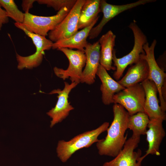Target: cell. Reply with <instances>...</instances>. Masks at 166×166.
<instances>
[{"mask_svg": "<svg viewBox=\"0 0 166 166\" xmlns=\"http://www.w3.org/2000/svg\"><path fill=\"white\" fill-rule=\"evenodd\" d=\"M163 121L157 119L150 120L147 126L148 129L145 134L148 148L145 154L142 156L143 160L150 154L160 155V146L166 134L163 125Z\"/></svg>", "mask_w": 166, "mask_h": 166, "instance_id": "obj_15", "label": "cell"}, {"mask_svg": "<svg viewBox=\"0 0 166 166\" xmlns=\"http://www.w3.org/2000/svg\"><path fill=\"white\" fill-rule=\"evenodd\" d=\"M149 69L145 54L129 68L123 77L117 82L124 88L134 85L148 79Z\"/></svg>", "mask_w": 166, "mask_h": 166, "instance_id": "obj_16", "label": "cell"}, {"mask_svg": "<svg viewBox=\"0 0 166 166\" xmlns=\"http://www.w3.org/2000/svg\"><path fill=\"white\" fill-rule=\"evenodd\" d=\"M128 27L132 30L134 37V45L132 50L127 54L121 58L117 57L115 50H114L113 52V61L116 68L113 77L117 80H118L121 77L128 65L135 63L143 54H145L143 47L148 42L147 37L135 20L131 22Z\"/></svg>", "mask_w": 166, "mask_h": 166, "instance_id": "obj_3", "label": "cell"}, {"mask_svg": "<svg viewBox=\"0 0 166 166\" xmlns=\"http://www.w3.org/2000/svg\"><path fill=\"white\" fill-rule=\"evenodd\" d=\"M116 38V35L110 30L102 35L98 40L100 45V64L107 71L116 69L112 65Z\"/></svg>", "mask_w": 166, "mask_h": 166, "instance_id": "obj_19", "label": "cell"}, {"mask_svg": "<svg viewBox=\"0 0 166 166\" xmlns=\"http://www.w3.org/2000/svg\"><path fill=\"white\" fill-rule=\"evenodd\" d=\"M77 0H38L36 2L40 4L46 5L47 7L53 8L56 11H59L67 7L71 9L75 5Z\"/></svg>", "mask_w": 166, "mask_h": 166, "instance_id": "obj_23", "label": "cell"}, {"mask_svg": "<svg viewBox=\"0 0 166 166\" xmlns=\"http://www.w3.org/2000/svg\"><path fill=\"white\" fill-rule=\"evenodd\" d=\"M145 93L144 112L148 115L149 120L166 119L165 112L161 109L159 104L157 97L158 90L155 83L147 79L141 83Z\"/></svg>", "mask_w": 166, "mask_h": 166, "instance_id": "obj_13", "label": "cell"}, {"mask_svg": "<svg viewBox=\"0 0 166 166\" xmlns=\"http://www.w3.org/2000/svg\"><path fill=\"white\" fill-rule=\"evenodd\" d=\"M157 43L154 39L150 46L148 42L143 47L145 53V57L149 69L148 79L153 81L158 90L160 102V107L162 110L166 111V101L164 100L161 94L162 87L166 81V74L164 70L158 65L155 57L154 50Z\"/></svg>", "mask_w": 166, "mask_h": 166, "instance_id": "obj_12", "label": "cell"}, {"mask_svg": "<svg viewBox=\"0 0 166 166\" xmlns=\"http://www.w3.org/2000/svg\"><path fill=\"white\" fill-rule=\"evenodd\" d=\"M86 0H77L67 15L52 30L48 33L53 42L68 38L78 31V22L81 8Z\"/></svg>", "mask_w": 166, "mask_h": 166, "instance_id": "obj_8", "label": "cell"}, {"mask_svg": "<svg viewBox=\"0 0 166 166\" xmlns=\"http://www.w3.org/2000/svg\"><path fill=\"white\" fill-rule=\"evenodd\" d=\"M145 100V93L141 83L125 88L113 97V103L121 105L129 115L144 112Z\"/></svg>", "mask_w": 166, "mask_h": 166, "instance_id": "obj_7", "label": "cell"}, {"mask_svg": "<svg viewBox=\"0 0 166 166\" xmlns=\"http://www.w3.org/2000/svg\"><path fill=\"white\" fill-rule=\"evenodd\" d=\"M113 119L107 131L105 139L100 140L96 144L99 154L115 157L123 148L126 140L125 133L128 128L129 115L121 105L114 104L113 107Z\"/></svg>", "mask_w": 166, "mask_h": 166, "instance_id": "obj_1", "label": "cell"}, {"mask_svg": "<svg viewBox=\"0 0 166 166\" xmlns=\"http://www.w3.org/2000/svg\"><path fill=\"white\" fill-rule=\"evenodd\" d=\"M98 19H96L90 25L78 31L70 37L53 43L52 49H76L78 50L84 51L85 48L88 43L87 39L89 36V32Z\"/></svg>", "mask_w": 166, "mask_h": 166, "instance_id": "obj_18", "label": "cell"}, {"mask_svg": "<svg viewBox=\"0 0 166 166\" xmlns=\"http://www.w3.org/2000/svg\"><path fill=\"white\" fill-rule=\"evenodd\" d=\"M14 25L31 38L36 49V52L28 56H22L16 53L18 69L20 70L24 68L30 69L38 66L42 61L44 51L52 48L53 42L46 38L45 36L27 30L23 26L22 23L15 22Z\"/></svg>", "mask_w": 166, "mask_h": 166, "instance_id": "obj_4", "label": "cell"}, {"mask_svg": "<svg viewBox=\"0 0 166 166\" xmlns=\"http://www.w3.org/2000/svg\"><path fill=\"white\" fill-rule=\"evenodd\" d=\"M96 75L99 77L101 82L100 90L102 93V102L106 105L113 103V97L114 95L125 88L113 79L107 71L100 64Z\"/></svg>", "mask_w": 166, "mask_h": 166, "instance_id": "obj_17", "label": "cell"}, {"mask_svg": "<svg viewBox=\"0 0 166 166\" xmlns=\"http://www.w3.org/2000/svg\"><path fill=\"white\" fill-rule=\"evenodd\" d=\"M140 137L131 136L126 140L123 148L112 160L105 162L102 166H141L142 152L135 151L140 142Z\"/></svg>", "mask_w": 166, "mask_h": 166, "instance_id": "obj_11", "label": "cell"}, {"mask_svg": "<svg viewBox=\"0 0 166 166\" xmlns=\"http://www.w3.org/2000/svg\"><path fill=\"white\" fill-rule=\"evenodd\" d=\"M70 10L65 7L58 11L56 15L50 16H38L29 13H25L22 24L27 30L45 37L62 21Z\"/></svg>", "mask_w": 166, "mask_h": 166, "instance_id": "obj_5", "label": "cell"}, {"mask_svg": "<svg viewBox=\"0 0 166 166\" xmlns=\"http://www.w3.org/2000/svg\"><path fill=\"white\" fill-rule=\"evenodd\" d=\"M0 5L6 11L9 18L16 23H23L24 13L20 11L13 0H0Z\"/></svg>", "mask_w": 166, "mask_h": 166, "instance_id": "obj_22", "label": "cell"}, {"mask_svg": "<svg viewBox=\"0 0 166 166\" xmlns=\"http://www.w3.org/2000/svg\"><path fill=\"white\" fill-rule=\"evenodd\" d=\"M148 115L144 112H140L129 115L128 122V128L132 130L133 137H140L145 135L149 121Z\"/></svg>", "mask_w": 166, "mask_h": 166, "instance_id": "obj_21", "label": "cell"}, {"mask_svg": "<svg viewBox=\"0 0 166 166\" xmlns=\"http://www.w3.org/2000/svg\"><path fill=\"white\" fill-rule=\"evenodd\" d=\"M109 125L105 122L95 129L79 134L68 141L59 140L56 149L58 157L63 163L66 162L76 152L83 148L90 147L100 140L99 136L107 131Z\"/></svg>", "mask_w": 166, "mask_h": 166, "instance_id": "obj_2", "label": "cell"}, {"mask_svg": "<svg viewBox=\"0 0 166 166\" xmlns=\"http://www.w3.org/2000/svg\"><path fill=\"white\" fill-rule=\"evenodd\" d=\"M155 0H139L136 2L122 5H115L108 3L106 1L100 0V7L103 17L99 23L90 30L89 38H97L101 32L104 26L110 20L121 13L139 6L155 2Z\"/></svg>", "mask_w": 166, "mask_h": 166, "instance_id": "obj_10", "label": "cell"}, {"mask_svg": "<svg viewBox=\"0 0 166 166\" xmlns=\"http://www.w3.org/2000/svg\"><path fill=\"white\" fill-rule=\"evenodd\" d=\"M36 1L35 0H24L22 1V10L25 13H29L30 9L33 7L34 2Z\"/></svg>", "mask_w": 166, "mask_h": 166, "instance_id": "obj_25", "label": "cell"}, {"mask_svg": "<svg viewBox=\"0 0 166 166\" xmlns=\"http://www.w3.org/2000/svg\"><path fill=\"white\" fill-rule=\"evenodd\" d=\"M100 45L99 41L91 44L88 43L84 52L86 61L83 70L80 83L89 85L95 82L96 76L100 64Z\"/></svg>", "mask_w": 166, "mask_h": 166, "instance_id": "obj_14", "label": "cell"}, {"mask_svg": "<svg viewBox=\"0 0 166 166\" xmlns=\"http://www.w3.org/2000/svg\"><path fill=\"white\" fill-rule=\"evenodd\" d=\"M0 5V30L3 25L9 22V17L6 11L2 9Z\"/></svg>", "mask_w": 166, "mask_h": 166, "instance_id": "obj_24", "label": "cell"}, {"mask_svg": "<svg viewBox=\"0 0 166 166\" xmlns=\"http://www.w3.org/2000/svg\"><path fill=\"white\" fill-rule=\"evenodd\" d=\"M62 52L69 61V65L66 69L55 67V75L63 80L69 78L71 82L80 83L83 68L85 65L86 57L84 51L73 50L67 48L57 49Z\"/></svg>", "mask_w": 166, "mask_h": 166, "instance_id": "obj_6", "label": "cell"}, {"mask_svg": "<svg viewBox=\"0 0 166 166\" xmlns=\"http://www.w3.org/2000/svg\"><path fill=\"white\" fill-rule=\"evenodd\" d=\"M64 87L62 90L54 89L49 94H57L58 98L55 106L47 113L52 119L50 127L52 128L55 124L61 122L69 115L70 112L74 109L69 101V95L71 90L78 84L73 82L70 84L65 81Z\"/></svg>", "mask_w": 166, "mask_h": 166, "instance_id": "obj_9", "label": "cell"}, {"mask_svg": "<svg viewBox=\"0 0 166 166\" xmlns=\"http://www.w3.org/2000/svg\"><path fill=\"white\" fill-rule=\"evenodd\" d=\"M100 0H86L80 13L78 22V30L83 29L98 19L101 12Z\"/></svg>", "mask_w": 166, "mask_h": 166, "instance_id": "obj_20", "label": "cell"}]
</instances>
